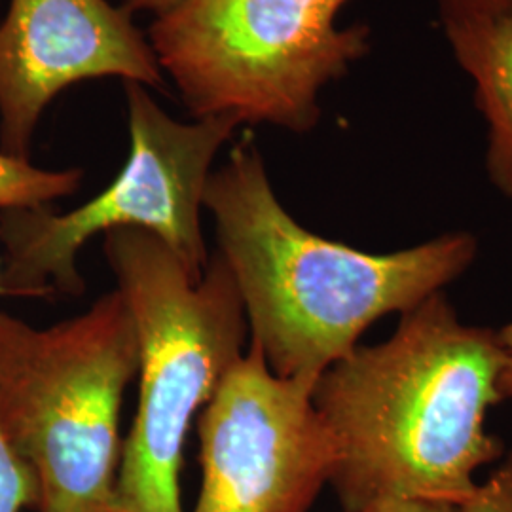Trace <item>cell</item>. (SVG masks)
Returning <instances> with one entry per match:
<instances>
[{"label":"cell","instance_id":"obj_4","mask_svg":"<svg viewBox=\"0 0 512 512\" xmlns=\"http://www.w3.org/2000/svg\"><path fill=\"white\" fill-rule=\"evenodd\" d=\"M139 332L118 289L48 329L0 311V429L37 480V512H110Z\"/></svg>","mask_w":512,"mask_h":512},{"label":"cell","instance_id":"obj_2","mask_svg":"<svg viewBox=\"0 0 512 512\" xmlns=\"http://www.w3.org/2000/svg\"><path fill=\"white\" fill-rule=\"evenodd\" d=\"M203 207L215 220V253L234 277L251 342L274 374L304 384H317L385 315L442 293L478 255L469 232L385 255L313 234L275 196L249 137L209 175Z\"/></svg>","mask_w":512,"mask_h":512},{"label":"cell","instance_id":"obj_6","mask_svg":"<svg viewBox=\"0 0 512 512\" xmlns=\"http://www.w3.org/2000/svg\"><path fill=\"white\" fill-rule=\"evenodd\" d=\"M126 97L131 148L109 188L69 213L48 205L0 213L8 296H80L86 291L76 268L80 249L93 236L120 228L158 236L192 279L205 274L203 192L217 152L238 126L226 118L177 122L137 82H126Z\"/></svg>","mask_w":512,"mask_h":512},{"label":"cell","instance_id":"obj_14","mask_svg":"<svg viewBox=\"0 0 512 512\" xmlns=\"http://www.w3.org/2000/svg\"><path fill=\"white\" fill-rule=\"evenodd\" d=\"M361 512H461L458 505L440 501H416V499H385L372 503Z\"/></svg>","mask_w":512,"mask_h":512},{"label":"cell","instance_id":"obj_16","mask_svg":"<svg viewBox=\"0 0 512 512\" xmlns=\"http://www.w3.org/2000/svg\"><path fill=\"white\" fill-rule=\"evenodd\" d=\"M181 0H124V10L133 14V12H150L156 18L164 16L171 8H175Z\"/></svg>","mask_w":512,"mask_h":512},{"label":"cell","instance_id":"obj_10","mask_svg":"<svg viewBox=\"0 0 512 512\" xmlns=\"http://www.w3.org/2000/svg\"><path fill=\"white\" fill-rule=\"evenodd\" d=\"M82 169L52 171L0 150V213L35 209L71 196L82 183Z\"/></svg>","mask_w":512,"mask_h":512},{"label":"cell","instance_id":"obj_1","mask_svg":"<svg viewBox=\"0 0 512 512\" xmlns=\"http://www.w3.org/2000/svg\"><path fill=\"white\" fill-rule=\"evenodd\" d=\"M399 317L391 338L359 344L313 387L336 448L329 484L346 512L385 499L461 507L478 469L503 456L486 429L503 401L495 330L463 323L444 293Z\"/></svg>","mask_w":512,"mask_h":512},{"label":"cell","instance_id":"obj_15","mask_svg":"<svg viewBox=\"0 0 512 512\" xmlns=\"http://www.w3.org/2000/svg\"><path fill=\"white\" fill-rule=\"evenodd\" d=\"M499 348L503 351V366L499 374V391L503 399L512 401V323L503 329L495 330Z\"/></svg>","mask_w":512,"mask_h":512},{"label":"cell","instance_id":"obj_7","mask_svg":"<svg viewBox=\"0 0 512 512\" xmlns=\"http://www.w3.org/2000/svg\"><path fill=\"white\" fill-rule=\"evenodd\" d=\"M313 387L274 374L251 342L200 412L194 512L310 511L336 461Z\"/></svg>","mask_w":512,"mask_h":512},{"label":"cell","instance_id":"obj_3","mask_svg":"<svg viewBox=\"0 0 512 512\" xmlns=\"http://www.w3.org/2000/svg\"><path fill=\"white\" fill-rule=\"evenodd\" d=\"M105 256L139 332V399L110 512H184V442L196 412L243 353L247 317L217 253L200 281L145 230L105 234Z\"/></svg>","mask_w":512,"mask_h":512},{"label":"cell","instance_id":"obj_9","mask_svg":"<svg viewBox=\"0 0 512 512\" xmlns=\"http://www.w3.org/2000/svg\"><path fill=\"white\" fill-rule=\"evenodd\" d=\"M444 35L475 82L476 107L488 124V177L512 200V10Z\"/></svg>","mask_w":512,"mask_h":512},{"label":"cell","instance_id":"obj_5","mask_svg":"<svg viewBox=\"0 0 512 512\" xmlns=\"http://www.w3.org/2000/svg\"><path fill=\"white\" fill-rule=\"evenodd\" d=\"M349 0H181L148 42L196 120L308 133L319 95L372 50L365 23L338 27Z\"/></svg>","mask_w":512,"mask_h":512},{"label":"cell","instance_id":"obj_17","mask_svg":"<svg viewBox=\"0 0 512 512\" xmlns=\"http://www.w3.org/2000/svg\"><path fill=\"white\" fill-rule=\"evenodd\" d=\"M0 296H8L4 285H2V256H0Z\"/></svg>","mask_w":512,"mask_h":512},{"label":"cell","instance_id":"obj_11","mask_svg":"<svg viewBox=\"0 0 512 512\" xmlns=\"http://www.w3.org/2000/svg\"><path fill=\"white\" fill-rule=\"evenodd\" d=\"M37 480L0 429V512L37 511Z\"/></svg>","mask_w":512,"mask_h":512},{"label":"cell","instance_id":"obj_8","mask_svg":"<svg viewBox=\"0 0 512 512\" xmlns=\"http://www.w3.org/2000/svg\"><path fill=\"white\" fill-rule=\"evenodd\" d=\"M164 86V71L131 14L107 0H10L0 21V148L29 158L55 97L90 78Z\"/></svg>","mask_w":512,"mask_h":512},{"label":"cell","instance_id":"obj_13","mask_svg":"<svg viewBox=\"0 0 512 512\" xmlns=\"http://www.w3.org/2000/svg\"><path fill=\"white\" fill-rule=\"evenodd\" d=\"M444 31L475 25L512 10V0H437Z\"/></svg>","mask_w":512,"mask_h":512},{"label":"cell","instance_id":"obj_12","mask_svg":"<svg viewBox=\"0 0 512 512\" xmlns=\"http://www.w3.org/2000/svg\"><path fill=\"white\" fill-rule=\"evenodd\" d=\"M461 512H512V454L486 482L476 486L475 494L461 505Z\"/></svg>","mask_w":512,"mask_h":512}]
</instances>
